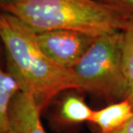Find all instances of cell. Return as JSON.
<instances>
[{"label":"cell","instance_id":"obj_1","mask_svg":"<svg viewBox=\"0 0 133 133\" xmlns=\"http://www.w3.org/2000/svg\"><path fill=\"white\" fill-rule=\"evenodd\" d=\"M0 39L6 53L7 71L21 91L35 98L41 111L58 95L76 90L71 70L48 58L36 44L32 32L5 13L0 15Z\"/></svg>","mask_w":133,"mask_h":133},{"label":"cell","instance_id":"obj_2","mask_svg":"<svg viewBox=\"0 0 133 133\" xmlns=\"http://www.w3.org/2000/svg\"><path fill=\"white\" fill-rule=\"evenodd\" d=\"M0 8L33 33L72 30L98 37L121 31L131 17L95 0H0Z\"/></svg>","mask_w":133,"mask_h":133},{"label":"cell","instance_id":"obj_3","mask_svg":"<svg viewBox=\"0 0 133 133\" xmlns=\"http://www.w3.org/2000/svg\"><path fill=\"white\" fill-rule=\"evenodd\" d=\"M121 31L96 38L71 69L76 91L103 97L110 104L124 100L128 89L124 77Z\"/></svg>","mask_w":133,"mask_h":133},{"label":"cell","instance_id":"obj_4","mask_svg":"<svg viewBox=\"0 0 133 133\" xmlns=\"http://www.w3.org/2000/svg\"><path fill=\"white\" fill-rule=\"evenodd\" d=\"M32 34L44 54L55 64L66 69H71L97 38L72 30Z\"/></svg>","mask_w":133,"mask_h":133},{"label":"cell","instance_id":"obj_5","mask_svg":"<svg viewBox=\"0 0 133 133\" xmlns=\"http://www.w3.org/2000/svg\"><path fill=\"white\" fill-rule=\"evenodd\" d=\"M41 109L32 95L19 91L9 110L12 133H46L41 123Z\"/></svg>","mask_w":133,"mask_h":133},{"label":"cell","instance_id":"obj_6","mask_svg":"<svg viewBox=\"0 0 133 133\" xmlns=\"http://www.w3.org/2000/svg\"><path fill=\"white\" fill-rule=\"evenodd\" d=\"M132 117V106L127 100H122L94 110L89 122L98 127L100 133H112L122 128Z\"/></svg>","mask_w":133,"mask_h":133},{"label":"cell","instance_id":"obj_7","mask_svg":"<svg viewBox=\"0 0 133 133\" xmlns=\"http://www.w3.org/2000/svg\"><path fill=\"white\" fill-rule=\"evenodd\" d=\"M93 112L83 96L76 93H68L59 101L57 119L65 125H76L89 122Z\"/></svg>","mask_w":133,"mask_h":133},{"label":"cell","instance_id":"obj_8","mask_svg":"<svg viewBox=\"0 0 133 133\" xmlns=\"http://www.w3.org/2000/svg\"><path fill=\"white\" fill-rule=\"evenodd\" d=\"M19 91V85L13 76L0 69V133H12L9 110L13 98Z\"/></svg>","mask_w":133,"mask_h":133},{"label":"cell","instance_id":"obj_9","mask_svg":"<svg viewBox=\"0 0 133 133\" xmlns=\"http://www.w3.org/2000/svg\"><path fill=\"white\" fill-rule=\"evenodd\" d=\"M121 37L123 70L129 88L133 83V16L121 30Z\"/></svg>","mask_w":133,"mask_h":133},{"label":"cell","instance_id":"obj_10","mask_svg":"<svg viewBox=\"0 0 133 133\" xmlns=\"http://www.w3.org/2000/svg\"><path fill=\"white\" fill-rule=\"evenodd\" d=\"M126 16H133V0H95Z\"/></svg>","mask_w":133,"mask_h":133},{"label":"cell","instance_id":"obj_11","mask_svg":"<svg viewBox=\"0 0 133 133\" xmlns=\"http://www.w3.org/2000/svg\"><path fill=\"white\" fill-rule=\"evenodd\" d=\"M112 133H133V117L128 123L124 124L122 128Z\"/></svg>","mask_w":133,"mask_h":133},{"label":"cell","instance_id":"obj_12","mask_svg":"<svg viewBox=\"0 0 133 133\" xmlns=\"http://www.w3.org/2000/svg\"><path fill=\"white\" fill-rule=\"evenodd\" d=\"M124 100L128 101L133 107V83L129 86L128 89H127L125 96H124Z\"/></svg>","mask_w":133,"mask_h":133}]
</instances>
